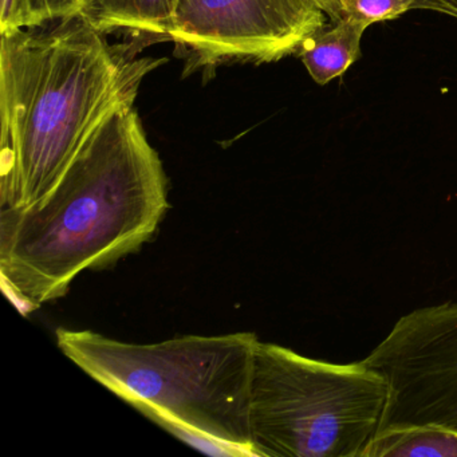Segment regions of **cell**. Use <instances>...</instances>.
<instances>
[{"label": "cell", "mask_w": 457, "mask_h": 457, "mask_svg": "<svg viewBox=\"0 0 457 457\" xmlns=\"http://www.w3.org/2000/svg\"><path fill=\"white\" fill-rule=\"evenodd\" d=\"M168 181L135 103L112 112L36 204L2 210L0 275L29 306L135 253L164 219Z\"/></svg>", "instance_id": "cell-1"}, {"label": "cell", "mask_w": 457, "mask_h": 457, "mask_svg": "<svg viewBox=\"0 0 457 457\" xmlns=\"http://www.w3.org/2000/svg\"><path fill=\"white\" fill-rule=\"evenodd\" d=\"M0 33L2 210L46 196L96 128L162 60L112 46L81 15Z\"/></svg>", "instance_id": "cell-2"}, {"label": "cell", "mask_w": 457, "mask_h": 457, "mask_svg": "<svg viewBox=\"0 0 457 457\" xmlns=\"http://www.w3.org/2000/svg\"><path fill=\"white\" fill-rule=\"evenodd\" d=\"M55 337L69 360L128 403L141 401L187 427L253 448L255 334L184 336L152 345L127 344L92 330L58 328Z\"/></svg>", "instance_id": "cell-3"}, {"label": "cell", "mask_w": 457, "mask_h": 457, "mask_svg": "<svg viewBox=\"0 0 457 457\" xmlns=\"http://www.w3.org/2000/svg\"><path fill=\"white\" fill-rule=\"evenodd\" d=\"M389 393L365 360L328 362L259 341L250 387L258 457H361Z\"/></svg>", "instance_id": "cell-4"}, {"label": "cell", "mask_w": 457, "mask_h": 457, "mask_svg": "<svg viewBox=\"0 0 457 457\" xmlns=\"http://www.w3.org/2000/svg\"><path fill=\"white\" fill-rule=\"evenodd\" d=\"M328 15L315 0H179L167 31L184 76L229 63L278 62L298 55Z\"/></svg>", "instance_id": "cell-5"}, {"label": "cell", "mask_w": 457, "mask_h": 457, "mask_svg": "<svg viewBox=\"0 0 457 457\" xmlns=\"http://www.w3.org/2000/svg\"><path fill=\"white\" fill-rule=\"evenodd\" d=\"M179 0H82L77 14L103 34L117 30L167 38Z\"/></svg>", "instance_id": "cell-6"}, {"label": "cell", "mask_w": 457, "mask_h": 457, "mask_svg": "<svg viewBox=\"0 0 457 457\" xmlns=\"http://www.w3.org/2000/svg\"><path fill=\"white\" fill-rule=\"evenodd\" d=\"M366 29L358 21L345 17L334 22L333 28L318 31L303 42L298 57L315 84L325 87L360 60Z\"/></svg>", "instance_id": "cell-7"}, {"label": "cell", "mask_w": 457, "mask_h": 457, "mask_svg": "<svg viewBox=\"0 0 457 457\" xmlns=\"http://www.w3.org/2000/svg\"><path fill=\"white\" fill-rule=\"evenodd\" d=\"M457 457V430L437 425L390 428L369 441L361 457Z\"/></svg>", "instance_id": "cell-8"}, {"label": "cell", "mask_w": 457, "mask_h": 457, "mask_svg": "<svg viewBox=\"0 0 457 457\" xmlns=\"http://www.w3.org/2000/svg\"><path fill=\"white\" fill-rule=\"evenodd\" d=\"M129 405L137 409L146 419L151 420L152 422L167 430L170 435L178 437L179 440L189 444L192 448L197 449V451L203 452V453L223 457H258V453H256L253 446L229 443V441L212 437V436L207 435V433L202 432V430L187 427V425L176 421L175 419L165 416L162 411L152 408L148 403H141V401H132V403H129Z\"/></svg>", "instance_id": "cell-9"}, {"label": "cell", "mask_w": 457, "mask_h": 457, "mask_svg": "<svg viewBox=\"0 0 457 457\" xmlns=\"http://www.w3.org/2000/svg\"><path fill=\"white\" fill-rule=\"evenodd\" d=\"M82 0H17L14 29L36 28L79 12Z\"/></svg>", "instance_id": "cell-10"}, {"label": "cell", "mask_w": 457, "mask_h": 457, "mask_svg": "<svg viewBox=\"0 0 457 457\" xmlns=\"http://www.w3.org/2000/svg\"><path fill=\"white\" fill-rule=\"evenodd\" d=\"M416 0H346V17L369 26L397 20L413 10Z\"/></svg>", "instance_id": "cell-11"}, {"label": "cell", "mask_w": 457, "mask_h": 457, "mask_svg": "<svg viewBox=\"0 0 457 457\" xmlns=\"http://www.w3.org/2000/svg\"><path fill=\"white\" fill-rule=\"evenodd\" d=\"M413 10H427L457 20V0H416Z\"/></svg>", "instance_id": "cell-12"}, {"label": "cell", "mask_w": 457, "mask_h": 457, "mask_svg": "<svg viewBox=\"0 0 457 457\" xmlns=\"http://www.w3.org/2000/svg\"><path fill=\"white\" fill-rule=\"evenodd\" d=\"M15 12L17 0H0V33L14 29Z\"/></svg>", "instance_id": "cell-13"}, {"label": "cell", "mask_w": 457, "mask_h": 457, "mask_svg": "<svg viewBox=\"0 0 457 457\" xmlns=\"http://www.w3.org/2000/svg\"><path fill=\"white\" fill-rule=\"evenodd\" d=\"M323 12L328 15L331 22H338L342 18L346 17V0H315Z\"/></svg>", "instance_id": "cell-14"}]
</instances>
